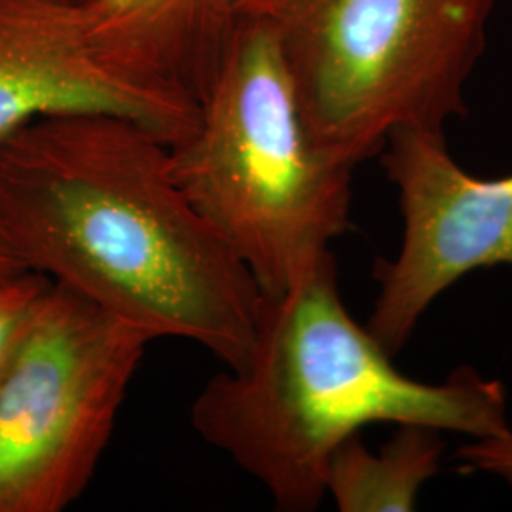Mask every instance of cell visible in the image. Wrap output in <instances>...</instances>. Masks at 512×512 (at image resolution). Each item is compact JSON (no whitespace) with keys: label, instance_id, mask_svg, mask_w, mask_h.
Masks as SVG:
<instances>
[{"label":"cell","instance_id":"cell-1","mask_svg":"<svg viewBox=\"0 0 512 512\" xmlns=\"http://www.w3.org/2000/svg\"><path fill=\"white\" fill-rule=\"evenodd\" d=\"M0 236L25 270L152 342H194L226 368L253 349L264 293L135 120L55 114L0 139Z\"/></svg>","mask_w":512,"mask_h":512},{"label":"cell","instance_id":"cell-2","mask_svg":"<svg viewBox=\"0 0 512 512\" xmlns=\"http://www.w3.org/2000/svg\"><path fill=\"white\" fill-rule=\"evenodd\" d=\"M391 357L349 315L329 251L289 289L264 296L247 361L203 385L190 406L192 427L285 512L321 505L332 454L370 423L473 439L511 431L499 380L461 366L446 382L425 384Z\"/></svg>","mask_w":512,"mask_h":512},{"label":"cell","instance_id":"cell-3","mask_svg":"<svg viewBox=\"0 0 512 512\" xmlns=\"http://www.w3.org/2000/svg\"><path fill=\"white\" fill-rule=\"evenodd\" d=\"M171 162L264 296L289 289L348 230L353 169L311 139L272 19H238Z\"/></svg>","mask_w":512,"mask_h":512},{"label":"cell","instance_id":"cell-4","mask_svg":"<svg viewBox=\"0 0 512 512\" xmlns=\"http://www.w3.org/2000/svg\"><path fill=\"white\" fill-rule=\"evenodd\" d=\"M497 0H287L272 23L311 139L355 169L397 129H442Z\"/></svg>","mask_w":512,"mask_h":512},{"label":"cell","instance_id":"cell-5","mask_svg":"<svg viewBox=\"0 0 512 512\" xmlns=\"http://www.w3.org/2000/svg\"><path fill=\"white\" fill-rule=\"evenodd\" d=\"M150 342L50 283L0 378V512H61L88 490Z\"/></svg>","mask_w":512,"mask_h":512},{"label":"cell","instance_id":"cell-6","mask_svg":"<svg viewBox=\"0 0 512 512\" xmlns=\"http://www.w3.org/2000/svg\"><path fill=\"white\" fill-rule=\"evenodd\" d=\"M380 158L399 190L403 245L374 264L380 294L366 329L397 355L433 300L463 275L512 266V173L471 175L448 152L442 129H397Z\"/></svg>","mask_w":512,"mask_h":512},{"label":"cell","instance_id":"cell-7","mask_svg":"<svg viewBox=\"0 0 512 512\" xmlns=\"http://www.w3.org/2000/svg\"><path fill=\"white\" fill-rule=\"evenodd\" d=\"M76 112L124 116L173 147L198 126L200 103L103 50L86 4L0 0V139L42 116Z\"/></svg>","mask_w":512,"mask_h":512},{"label":"cell","instance_id":"cell-8","mask_svg":"<svg viewBox=\"0 0 512 512\" xmlns=\"http://www.w3.org/2000/svg\"><path fill=\"white\" fill-rule=\"evenodd\" d=\"M97 44L129 69L200 99L238 27L234 0H90Z\"/></svg>","mask_w":512,"mask_h":512},{"label":"cell","instance_id":"cell-9","mask_svg":"<svg viewBox=\"0 0 512 512\" xmlns=\"http://www.w3.org/2000/svg\"><path fill=\"white\" fill-rule=\"evenodd\" d=\"M378 454L359 435L346 440L330 458L327 495L340 512H410L421 486L439 473L444 444L439 429L397 425Z\"/></svg>","mask_w":512,"mask_h":512},{"label":"cell","instance_id":"cell-10","mask_svg":"<svg viewBox=\"0 0 512 512\" xmlns=\"http://www.w3.org/2000/svg\"><path fill=\"white\" fill-rule=\"evenodd\" d=\"M50 283L48 277L29 270L0 277V378Z\"/></svg>","mask_w":512,"mask_h":512},{"label":"cell","instance_id":"cell-11","mask_svg":"<svg viewBox=\"0 0 512 512\" xmlns=\"http://www.w3.org/2000/svg\"><path fill=\"white\" fill-rule=\"evenodd\" d=\"M463 471H480L497 476L512 486V429L503 435L475 439L456 454Z\"/></svg>","mask_w":512,"mask_h":512},{"label":"cell","instance_id":"cell-12","mask_svg":"<svg viewBox=\"0 0 512 512\" xmlns=\"http://www.w3.org/2000/svg\"><path fill=\"white\" fill-rule=\"evenodd\" d=\"M287 0H234L238 18H274Z\"/></svg>","mask_w":512,"mask_h":512},{"label":"cell","instance_id":"cell-13","mask_svg":"<svg viewBox=\"0 0 512 512\" xmlns=\"http://www.w3.org/2000/svg\"><path fill=\"white\" fill-rule=\"evenodd\" d=\"M25 268L18 262V258L10 251V247L6 245L4 238L0 236V277L6 275L18 274L23 272Z\"/></svg>","mask_w":512,"mask_h":512},{"label":"cell","instance_id":"cell-14","mask_svg":"<svg viewBox=\"0 0 512 512\" xmlns=\"http://www.w3.org/2000/svg\"><path fill=\"white\" fill-rule=\"evenodd\" d=\"M59 2H69V4H88L90 0H59Z\"/></svg>","mask_w":512,"mask_h":512}]
</instances>
